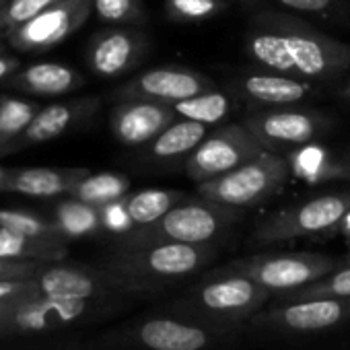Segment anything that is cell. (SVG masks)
<instances>
[{
    "instance_id": "obj_6",
    "label": "cell",
    "mask_w": 350,
    "mask_h": 350,
    "mask_svg": "<svg viewBox=\"0 0 350 350\" xmlns=\"http://www.w3.org/2000/svg\"><path fill=\"white\" fill-rule=\"evenodd\" d=\"M288 175L291 169L284 154L264 148L239 167L198 184V192L208 202L241 211L274 196L286 184Z\"/></svg>"
},
{
    "instance_id": "obj_25",
    "label": "cell",
    "mask_w": 350,
    "mask_h": 350,
    "mask_svg": "<svg viewBox=\"0 0 350 350\" xmlns=\"http://www.w3.org/2000/svg\"><path fill=\"white\" fill-rule=\"evenodd\" d=\"M182 194L173 190H142L130 196H124V206L134 227L150 225L161 219L169 208L182 202Z\"/></svg>"
},
{
    "instance_id": "obj_14",
    "label": "cell",
    "mask_w": 350,
    "mask_h": 350,
    "mask_svg": "<svg viewBox=\"0 0 350 350\" xmlns=\"http://www.w3.org/2000/svg\"><path fill=\"white\" fill-rule=\"evenodd\" d=\"M211 89H213L211 81L194 70L161 66V68H152L136 77L128 87H124L122 95L140 97V99L157 101V103L171 107L173 103L190 99Z\"/></svg>"
},
{
    "instance_id": "obj_5",
    "label": "cell",
    "mask_w": 350,
    "mask_h": 350,
    "mask_svg": "<svg viewBox=\"0 0 350 350\" xmlns=\"http://www.w3.org/2000/svg\"><path fill=\"white\" fill-rule=\"evenodd\" d=\"M239 217L237 208L208 200L180 202L150 225L132 227L122 233L116 247H140L154 243H213Z\"/></svg>"
},
{
    "instance_id": "obj_20",
    "label": "cell",
    "mask_w": 350,
    "mask_h": 350,
    "mask_svg": "<svg viewBox=\"0 0 350 350\" xmlns=\"http://www.w3.org/2000/svg\"><path fill=\"white\" fill-rule=\"evenodd\" d=\"M288 169L307 184L344 182V159L336 157L327 146L313 142L295 146L282 152Z\"/></svg>"
},
{
    "instance_id": "obj_30",
    "label": "cell",
    "mask_w": 350,
    "mask_h": 350,
    "mask_svg": "<svg viewBox=\"0 0 350 350\" xmlns=\"http://www.w3.org/2000/svg\"><path fill=\"white\" fill-rule=\"evenodd\" d=\"M38 105L15 99V97H5L0 99V146L19 136L25 126L31 122L36 116Z\"/></svg>"
},
{
    "instance_id": "obj_16",
    "label": "cell",
    "mask_w": 350,
    "mask_h": 350,
    "mask_svg": "<svg viewBox=\"0 0 350 350\" xmlns=\"http://www.w3.org/2000/svg\"><path fill=\"white\" fill-rule=\"evenodd\" d=\"M95 109V99H79L72 103H54L44 109H38L31 122L25 126V130L0 146V152H17L25 150L29 146L48 142L52 138H58L62 132H66L77 120L87 118Z\"/></svg>"
},
{
    "instance_id": "obj_17",
    "label": "cell",
    "mask_w": 350,
    "mask_h": 350,
    "mask_svg": "<svg viewBox=\"0 0 350 350\" xmlns=\"http://www.w3.org/2000/svg\"><path fill=\"white\" fill-rule=\"evenodd\" d=\"M89 171L85 167H31V169H13L3 173V188L33 198H54L70 194L77 184L87 178Z\"/></svg>"
},
{
    "instance_id": "obj_4",
    "label": "cell",
    "mask_w": 350,
    "mask_h": 350,
    "mask_svg": "<svg viewBox=\"0 0 350 350\" xmlns=\"http://www.w3.org/2000/svg\"><path fill=\"white\" fill-rule=\"evenodd\" d=\"M241 329L217 327L154 311L105 334V342L124 350H219L233 344Z\"/></svg>"
},
{
    "instance_id": "obj_43",
    "label": "cell",
    "mask_w": 350,
    "mask_h": 350,
    "mask_svg": "<svg viewBox=\"0 0 350 350\" xmlns=\"http://www.w3.org/2000/svg\"><path fill=\"white\" fill-rule=\"evenodd\" d=\"M0 188H3V171H0Z\"/></svg>"
},
{
    "instance_id": "obj_45",
    "label": "cell",
    "mask_w": 350,
    "mask_h": 350,
    "mask_svg": "<svg viewBox=\"0 0 350 350\" xmlns=\"http://www.w3.org/2000/svg\"><path fill=\"white\" fill-rule=\"evenodd\" d=\"M0 54H3V44H0Z\"/></svg>"
},
{
    "instance_id": "obj_36",
    "label": "cell",
    "mask_w": 350,
    "mask_h": 350,
    "mask_svg": "<svg viewBox=\"0 0 350 350\" xmlns=\"http://www.w3.org/2000/svg\"><path fill=\"white\" fill-rule=\"evenodd\" d=\"M278 3L291 11H301V13H323L327 11L334 0H278Z\"/></svg>"
},
{
    "instance_id": "obj_38",
    "label": "cell",
    "mask_w": 350,
    "mask_h": 350,
    "mask_svg": "<svg viewBox=\"0 0 350 350\" xmlns=\"http://www.w3.org/2000/svg\"><path fill=\"white\" fill-rule=\"evenodd\" d=\"M17 60L15 58H7V56H3V54H0V81H3V79H7L11 72H15L17 70Z\"/></svg>"
},
{
    "instance_id": "obj_3",
    "label": "cell",
    "mask_w": 350,
    "mask_h": 350,
    "mask_svg": "<svg viewBox=\"0 0 350 350\" xmlns=\"http://www.w3.org/2000/svg\"><path fill=\"white\" fill-rule=\"evenodd\" d=\"M270 299L272 293L258 282L241 274L215 270L182 295L159 305L157 311L217 327L243 329L250 317Z\"/></svg>"
},
{
    "instance_id": "obj_12",
    "label": "cell",
    "mask_w": 350,
    "mask_h": 350,
    "mask_svg": "<svg viewBox=\"0 0 350 350\" xmlns=\"http://www.w3.org/2000/svg\"><path fill=\"white\" fill-rule=\"evenodd\" d=\"M33 291L60 299H122L124 293L99 266L50 262L33 276Z\"/></svg>"
},
{
    "instance_id": "obj_34",
    "label": "cell",
    "mask_w": 350,
    "mask_h": 350,
    "mask_svg": "<svg viewBox=\"0 0 350 350\" xmlns=\"http://www.w3.org/2000/svg\"><path fill=\"white\" fill-rule=\"evenodd\" d=\"M50 262L0 258V280H27L38 276Z\"/></svg>"
},
{
    "instance_id": "obj_42",
    "label": "cell",
    "mask_w": 350,
    "mask_h": 350,
    "mask_svg": "<svg viewBox=\"0 0 350 350\" xmlns=\"http://www.w3.org/2000/svg\"><path fill=\"white\" fill-rule=\"evenodd\" d=\"M9 5V0H0V13H3V9Z\"/></svg>"
},
{
    "instance_id": "obj_39",
    "label": "cell",
    "mask_w": 350,
    "mask_h": 350,
    "mask_svg": "<svg viewBox=\"0 0 350 350\" xmlns=\"http://www.w3.org/2000/svg\"><path fill=\"white\" fill-rule=\"evenodd\" d=\"M336 231L346 239V243H348V254H350V211L344 215V219L340 221V225H338Z\"/></svg>"
},
{
    "instance_id": "obj_8",
    "label": "cell",
    "mask_w": 350,
    "mask_h": 350,
    "mask_svg": "<svg viewBox=\"0 0 350 350\" xmlns=\"http://www.w3.org/2000/svg\"><path fill=\"white\" fill-rule=\"evenodd\" d=\"M342 264L344 262L334 256L297 252V254H262V256L241 258L219 270L241 274L258 282L260 286L268 288L272 295H276L319 280L325 274L340 268Z\"/></svg>"
},
{
    "instance_id": "obj_13",
    "label": "cell",
    "mask_w": 350,
    "mask_h": 350,
    "mask_svg": "<svg viewBox=\"0 0 350 350\" xmlns=\"http://www.w3.org/2000/svg\"><path fill=\"white\" fill-rule=\"evenodd\" d=\"M243 126L264 148L282 154L295 146L313 142L323 130L325 118L305 109H272L247 118Z\"/></svg>"
},
{
    "instance_id": "obj_40",
    "label": "cell",
    "mask_w": 350,
    "mask_h": 350,
    "mask_svg": "<svg viewBox=\"0 0 350 350\" xmlns=\"http://www.w3.org/2000/svg\"><path fill=\"white\" fill-rule=\"evenodd\" d=\"M344 182H350V157H344Z\"/></svg>"
},
{
    "instance_id": "obj_23",
    "label": "cell",
    "mask_w": 350,
    "mask_h": 350,
    "mask_svg": "<svg viewBox=\"0 0 350 350\" xmlns=\"http://www.w3.org/2000/svg\"><path fill=\"white\" fill-rule=\"evenodd\" d=\"M66 254H68L66 241L38 239V237H29L7 227H0V258L62 262Z\"/></svg>"
},
{
    "instance_id": "obj_37",
    "label": "cell",
    "mask_w": 350,
    "mask_h": 350,
    "mask_svg": "<svg viewBox=\"0 0 350 350\" xmlns=\"http://www.w3.org/2000/svg\"><path fill=\"white\" fill-rule=\"evenodd\" d=\"M33 291V278L27 280H0V299L5 297H13L19 293H27Z\"/></svg>"
},
{
    "instance_id": "obj_1",
    "label": "cell",
    "mask_w": 350,
    "mask_h": 350,
    "mask_svg": "<svg viewBox=\"0 0 350 350\" xmlns=\"http://www.w3.org/2000/svg\"><path fill=\"white\" fill-rule=\"evenodd\" d=\"M247 40V54L272 72L327 81L350 72V44L332 40L309 25L268 15Z\"/></svg>"
},
{
    "instance_id": "obj_22",
    "label": "cell",
    "mask_w": 350,
    "mask_h": 350,
    "mask_svg": "<svg viewBox=\"0 0 350 350\" xmlns=\"http://www.w3.org/2000/svg\"><path fill=\"white\" fill-rule=\"evenodd\" d=\"M15 85L27 93L38 95H62L81 85V77L64 64L56 62H42L25 68L17 79Z\"/></svg>"
},
{
    "instance_id": "obj_21",
    "label": "cell",
    "mask_w": 350,
    "mask_h": 350,
    "mask_svg": "<svg viewBox=\"0 0 350 350\" xmlns=\"http://www.w3.org/2000/svg\"><path fill=\"white\" fill-rule=\"evenodd\" d=\"M208 134V128L192 120H173L150 140V157L159 161L180 159L190 154Z\"/></svg>"
},
{
    "instance_id": "obj_19",
    "label": "cell",
    "mask_w": 350,
    "mask_h": 350,
    "mask_svg": "<svg viewBox=\"0 0 350 350\" xmlns=\"http://www.w3.org/2000/svg\"><path fill=\"white\" fill-rule=\"evenodd\" d=\"M241 91L256 103L272 107H291L305 101L315 85L305 79H295L278 72L270 75H250L241 81Z\"/></svg>"
},
{
    "instance_id": "obj_24",
    "label": "cell",
    "mask_w": 350,
    "mask_h": 350,
    "mask_svg": "<svg viewBox=\"0 0 350 350\" xmlns=\"http://www.w3.org/2000/svg\"><path fill=\"white\" fill-rule=\"evenodd\" d=\"M130 188L128 178L120 173H99V175H87L83 178L77 188L68 194L75 200H81L85 204H91L95 208H101L113 200H120L126 196Z\"/></svg>"
},
{
    "instance_id": "obj_33",
    "label": "cell",
    "mask_w": 350,
    "mask_h": 350,
    "mask_svg": "<svg viewBox=\"0 0 350 350\" xmlns=\"http://www.w3.org/2000/svg\"><path fill=\"white\" fill-rule=\"evenodd\" d=\"M167 9L180 21H204L223 9V0H167Z\"/></svg>"
},
{
    "instance_id": "obj_41",
    "label": "cell",
    "mask_w": 350,
    "mask_h": 350,
    "mask_svg": "<svg viewBox=\"0 0 350 350\" xmlns=\"http://www.w3.org/2000/svg\"><path fill=\"white\" fill-rule=\"evenodd\" d=\"M340 95H342L344 99H348V101H350V81H348V83H346V85L340 89Z\"/></svg>"
},
{
    "instance_id": "obj_18",
    "label": "cell",
    "mask_w": 350,
    "mask_h": 350,
    "mask_svg": "<svg viewBox=\"0 0 350 350\" xmlns=\"http://www.w3.org/2000/svg\"><path fill=\"white\" fill-rule=\"evenodd\" d=\"M146 50V38L134 29H111L101 33L91 50L89 62L101 77H118L132 68Z\"/></svg>"
},
{
    "instance_id": "obj_15",
    "label": "cell",
    "mask_w": 350,
    "mask_h": 350,
    "mask_svg": "<svg viewBox=\"0 0 350 350\" xmlns=\"http://www.w3.org/2000/svg\"><path fill=\"white\" fill-rule=\"evenodd\" d=\"M173 120H175V111L169 105L140 99V97H126L111 111L109 124L113 136L122 144L138 146L150 142Z\"/></svg>"
},
{
    "instance_id": "obj_31",
    "label": "cell",
    "mask_w": 350,
    "mask_h": 350,
    "mask_svg": "<svg viewBox=\"0 0 350 350\" xmlns=\"http://www.w3.org/2000/svg\"><path fill=\"white\" fill-rule=\"evenodd\" d=\"M62 3V0H9V5L0 13V33H7L13 27L33 19L42 11Z\"/></svg>"
},
{
    "instance_id": "obj_27",
    "label": "cell",
    "mask_w": 350,
    "mask_h": 350,
    "mask_svg": "<svg viewBox=\"0 0 350 350\" xmlns=\"http://www.w3.org/2000/svg\"><path fill=\"white\" fill-rule=\"evenodd\" d=\"M171 109L175 111V116H180L184 120H192V122H200V124L208 126V124H217L227 118V113L231 109V101L227 95L211 89V91L198 93L190 99L173 103Z\"/></svg>"
},
{
    "instance_id": "obj_10",
    "label": "cell",
    "mask_w": 350,
    "mask_h": 350,
    "mask_svg": "<svg viewBox=\"0 0 350 350\" xmlns=\"http://www.w3.org/2000/svg\"><path fill=\"white\" fill-rule=\"evenodd\" d=\"M262 150V142L243 124H229L204 136L190 152L186 169L194 182L202 184L239 167Z\"/></svg>"
},
{
    "instance_id": "obj_28",
    "label": "cell",
    "mask_w": 350,
    "mask_h": 350,
    "mask_svg": "<svg viewBox=\"0 0 350 350\" xmlns=\"http://www.w3.org/2000/svg\"><path fill=\"white\" fill-rule=\"evenodd\" d=\"M54 223L70 239V237L87 235V233H93L95 229H99L101 217H99V208L70 198V200H64L62 204H58Z\"/></svg>"
},
{
    "instance_id": "obj_7",
    "label": "cell",
    "mask_w": 350,
    "mask_h": 350,
    "mask_svg": "<svg viewBox=\"0 0 350 350\" xmlns=\"http://www.w3.org/2000/svg\"><path fill=\"white\" fill-rule=\"evenodd\" d=\"M350 321V297L305 299L264 305L250 317L245 327L252 332L305 338L338 329Z\"/></svg>"
},
{
    "instance_id": "obj_32",
    "label": "cell",
    "mask_w": 350,
    "mask_h": 350,
    "mask_svg": "<svg viewBox=\"0 0 350 350\" xmlns=\"http://www.w3.org/2000/svg\"><path fill=\"white\" fill-rule=\"evenodd\" d=\"M93 9L105 23H140L144 19L138 0H93Z\"/></svg>"
},
{
    "instance_id": "obj_26",
    "label": "cell",
    "mask_w": 350,
    "mask_h": 350,
    "mask_svg": "<svg viewBox=\"0 0 350 350\" xmlns=\"http://www.w3.org/2000/svg\"><path fill=\"white\" fill-rule=\"evenodd\" d=\"M329 297H350V264H342L334 272L305 286L272 295L274 303L305 301V299H329Z\"/></svg>"
},
{
    "instance_id": "obj_9",
    "label": "cell",
    "mask_w": 350,
    "mask_h": 350,
    "mask_svg": "<svg viewBox=\"0 0 350 350\" xmlns=\"http://www.w3.org/2000/svg\"><path fill=\"white\" fill-rule=\"evenodd\" d=\"M350 211V192H334L309 198L274 213L254 233L256 243L291 241L336 233L340 221Z\"/></svg>"
},
{
    "instance_id": "obj_11",
    "label": "cell",
    "mask_w": 350,
    "mask_h": 350,
    "mask_svg": "<svg viewBox=\"0 0 350 350\" xmlns=\"http://www.w3.org/2000/svg\"><path fill=\"white\" fill-rule=\"evenodd\" d=\"M93 0H62L5 33L19 52H46L79 31L91 17Z\"/></svg>"
},
{
    "instance_id": "obj_35",
    "label": "cell",
    "mask_w": 350,
    "mask_h": 350,
    "mask_svg": "<svg viewBox=\"0 0 350 350\" xmlns=\"http://www.w3.org/2000/svg\"><path fill=\"white\" fill-rule=\"evenodd\" d=\"M99 217H101V227H105V229H109L113 233H126V231H130L134 227L130 217H128V211L124 206V198L101 206Z\"/></svg>"
},
{
    "instance_id": "obj_44",
    "label": "cell",
    "mask_w": 350,
    "mask_h": 350,
    "mask_svg": "<svg viewBox=\"0 0 350 350\" xmlns=\"http://www.w3.org/2000/svg\"><path fill=\"white\" fill-rule=\"evenodd\" d=\"M344 264H350V254H348V258L344 260Z\"/></svg>"
},
{
    "instance_id": "obj_29",
    "label": "cell",
    "mask_w": 350,
    "mask_h": 350,
    "mask_svg": "<svg viewBox=\"0 0 350 350\" xmlns=\"http://www.w3.org/2000/svg\"><path fill=\"white\" fill-rule=\"evenodd\" d=\"M0 227H7V229H13L17 233L38 237V239L68 241V237L62 233V229L56 223L44 221L42 217L23 213V211H0Z\"/></svg>"
},
{
    "instance_id": "obj_2",
    "label": "cell",
    "mask_w": 350,
    "mask_h": 350,
    "mask_svg": "<svg viewBox=\"0 0 350 350\" xmlns=\"http://www.w3.org/2000/svg\"><path fill=\"white\" fill-rule=\"evenodd\" d=\"M217 256L213 243H154L140 247H113L99 260L124 295H157L198 274Z\"/></svg>"
}]
</instances>
